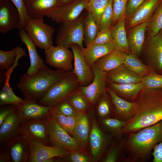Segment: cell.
Returning <instances> with one entry per match:
<instances>
[{
  "label": "cell",
  "instance_id": "cell-47",
  "mask_svg": "<svg viewBox=\"0 0 162 162\" xmlns=\"http://www.w3.org/2000/svg\"><path fill=\"white\" fill-rule=\"evenodd\" d=\"M86 153L78 152L70 153L68 155L62 158L66 160L72 162H88L91 161L90 158Z\"/></svg>",
  "mask_w": 162,
  "mask_h": 162
},
{
  "label": "cell",
  "instance_id": "cell-29",
  "mask_svg": "<svg viewBox=\"0 0 162 162\" xmlns=\"http://www.w3.org/2000/svg\"><path fill=\"white\" fill-rule=\"evenodd\" d=\"M86 60L92 68L98 59L115 50L112 42L94 44L82 48Z\"/></svg>",
  "mask_w": 162,
  "mask_h": 162
},
{
  "label": "cell",
  "instance_id": "cell-37",
  "mask_svg": "<svg viewBox=\"0 0 162 162\" xmlns=\"http://www.w3.org/2000/svg\"><path fill=\"white\" fill-rule=\"evenodd\" d=\"M19 46L8 51L0 50L1 71L7 70L14 63L18 52Z\"/></svg>",
  "mask_w": 162,
  "mask_h": 162
},
{
  "label": "cell",
  "instance_id": "cell-13",
  "mask_svg": "<svg viewBox=\"0 0 162 162\" xmlns=\"http://www.w3.org/2000/svg\"><path fill=\"white\" fill-rule=\"evenodd\" d=\"M94 78L92 82L86 86H80L79 89L89 100L91 105L94 106L100 96L107 92L108 79L106 72L92 67Z\"/></svg>",
  "mask_w": 162,
  "mask_h": 162
},
{
  "label": "cell",
  "instance_id": "cell-32",
  "mask_svg": "<svg viewBox=\"0 0 162 162\" xmlns=\"http://www.w3.org/2000/svg\"><path fill=\"white\" fill-rule=\"evenodd\" d=\"M124 64L134 73L142 78L152 71L147 65L139 60L137 56L131 53H128Z\"/></svg>",
  "mask_w": 162,
  "mask_h": 162
},
{
  "label": "cell",
  "instance_id": "cell-8",
  "mask_svg": "<svg viewBox=\"0 0 162 162\" xmlns=\"http://www.w3.org/2000/svg\"><path fill=\"white\" fill-rule=\"evenodd\" d=\"M47 117L50 124L51 146L63 148L71 152L86 153V150L60 126L53 114H50Z\"/></svg>",
  "mask_w": 162,
  "mask_h": 162
},
{
  "label": "cell",
  "instance_id": "cell-9",
  "mask_svg": "<svg viewBox=\"0 0 162 162\" xmlns=\"http://www.w3.org/2000/svg\"><path fill=\"white\" fill-rule=\"evenodd\" d=\"M46 63L55 68L62 69L66 71H71L73 54L65 47L53 45L44 51Z\"/></svg>",
  "mask_w": 162,
  "mask_h": 162
},
{
  "label": "cell",
  "instance_id": "cell-20",
  "mask_svg": "<svg viewBox=\"0 0 162 162\" xmlns=\"http://www.w3.org/2000/svg\"><path fill=\"white\" fill-rule=\"evenodd\" d=\"M162 0H145L138 9L128 17L125 26L131 28L140 23L148 22Z\"/></svg>",
  "mask_w": 162,
  "mask_h": 162
},
{
  "label": "cell",
  "instance_id": "cell-49",
  "mask_svg": "<svg viewBox=\"0 0 162 162\" xmlns=\"http://www.w3.org/2000/svg\"><path fill=\"white\" fill-rule=\"evenodd\" d=\"M16 109V106L6 107L0 109V126L4 121Z\"/></svg>",
  "mask_w": 162,
  "mask_h": 162
},
{
  "label": "cell",
  "instance_id": "cell-12",
  "mask_svg": "<svg viewBox=\"0 0 162 162\" xmlns=\"http://www.w3.org/2000/svg\"><path fill=\"white\" fill-rule=\"evenodd\" d=\"M143 47L148 66L152 70H162V29L153 36L149 35Z\"/></svg>",
  "mask_w": 162,
  "mask_h": 162
},
{
  "label": "cell",
  "instance_id": "cell-33",
  "mask_svg": "<svg viewBox=\"0 0 162 162\" xmlns=\"http://www.w3.org/2000/svg\"><path fill=\"white\" fill-rule=\"evenodd\" d=\"M84 41L86 46L94 39L99 31V26L92 15L89 13L83 20Z\"/></svg>",
  "mask_w": 162,
  "mask_h": 162
},
{
  "label": "cell",
  "instance_id": "cell-18",
  "mask_svg": "<svg viewBox=\"0 0 162 162\" xmlns=\"http://www.w3.org/2000/svg\"><path fill=\"white\" fill-rule=\"evenodd\" d=\"M91 122V128L88 140L93 160L96 162L102 154L107 143V139L104 133L100 128L93 113Z\"/></svg>",
  "mask_w": 162,
  "mask_h": 162
},
{
  "label": "cell",
  "instance_id": "cell-39",
  "mask_svg": "<svg viewBox=\"0 0 162 162\" xmlns=\"http://www.w3.org/2000/svg\"><path fill=\"white\" fill-rule=\"evenodd\" d=\"M126 122L109 117L101 119V122L108 131L116 134H122L121 131Z\"/></svg>",
  "mask_w": 162,
  "mask_h": 162
},
{
  "label": "cell",
  "instance_id": "cell-41",
  "mask_svg": "<svg viewBox=\"0 0 162 162\" xmlns=\"http://www.w3.org/2000/svg\"><path fill=\"white\" fill-rule=\"evenodd\" d=\"M11 2L20 14V21L18 29H23L27 21L31 18L28 15L26 10L25 0H5Z\"/></svg>",
  "mask_w": 162,
  "mask_h": 162
},
{
  "label": "cell",
  "instance_id": "cell-5",
  "mask_svg": "<svg viewBox=\"0 0 162 162\" xmlns=\"http://www.w3.org/2000/svg\"><path fill=\"white\" fill-rule=\"evenodd\" d=\"M84 14H82L74 21L61 24L56 37L57 46L68 49L71 45L77 44L82 48L84 47Z\"/></svg>",
  "mask_w": 162,
  "mask_h": 162
},
{
  "label": "cell",
  "instance_id": "cell-1",
  "mask_svg": "<svg viewBox=\"0 0 162 162\" xmlns=\"http://www.w3.org/2000/svg\"><path fill=\"white\" fill-rule=\"evenodd\" d=\"M134 100V114L126 122L122 134L136 132L162 120V88H144Z\"/></svg>",
  "mask_w": 162,
  "mask_h": 162
},
{
  "label": "cell",
  "instance_id": "cell-6",
  "mask_svg": "<svg viewBox=\"0 0 162 162\" xmlns=\"http://www.w3.org/2000/svg\"><path fill=\"white\" fill-rule=\"evenodd\" d=\"M50 124L47 117L38 119L23 120L19 133L29 142H38L50 146Z\"/></svg>",
  "mask_w": 162,
  "mask_h": 162
},
{
  "label": "cell",
  "instance_id": "cell-48",
  "mask_svg": "<svg viewBox=\"0 0 162 162\" xmlns=\"http://www.w3.org/2000/svg\"><path fill=\"white\" fill-rule=\"evenodd\" d=\"M145 0H128L126 11V17L133 14L141 6Z\"/></svg>",
  "mask_w": 162,
  "mask_h": 162
},
{
  "label": "cell",
  "instance_id": "cell-43",
  "mask_svg": "<svg viewBox=\"0 0 162 162\" xmlns=\"http://www.w3.org/2000/svg\"><path fill=\"white\" fill-rule=\"evenodd\" d=\"M51 113L60 114L68 116L75 115L76 112L68 99L52 107Z\"/></svg>",
  "mask_w": 162,
  "mask_h": 162
},
{
  "label": "cell",
  "instance_id": "cell-35",
  "mask_svg": "<svg viewBox=\"0 0 162 162\" xmlns=\"http://www.w3.org/2000/svg\"><path fill=\"white\" fill-rule=\"evenodd\" d=\"M110 0H91L86 2L85 10L94 17L98 26L101 16Z\"/></svg>",
  "mask_w": 162,
  "mask_h": 162
},
{
  "label": "cell",
  "instance_id": "cell-17",
  "mask_svg": "<svg viewBox=\"0 0 162 162\" xmlns=\"http://www.w3.org/2000/svg\"><path fill=\"white\" fill-rule=\"evenodd\" d=\"M20 21L19 12L10 1L0 0V32L4 33L15 28H18Z\"/></svg>",
  "mask_w": 162,
  "mask_h": 162
},
{
  "label": "cell",
  "instance_id": "cell-24",
  "mask_svg": "<svg viewBox=\"0 0 162 162\" xmlns=\"http://www.w3.org/2000/svg\"><path fill=\"white\" fill-rule=\"evenodd\" d=\"M21 57V55H18L14 63L5 73V82L0 93V106L12 104L17 106L21 104L25 101V99L18 97L14 94L9 84L11 75L14 68L18 65V60Z\"/></svg>",
  "mask_w": 162,
  "mask_h": 162
},
{
  "label": "cell",
  "instance_id": "cell-53",
  "mask_svg": "<svg viewBox=\"0 0 162 162\" xmlns=\"http://www.w3.org/2000/svg\"><path fill=\"white\" fill-rule=\"evenodd\" d=\"M12 158L10 153L7 150H0V162H12Z\"/></svg>",
  "mask_w": 162,
  "mask_h": 162
},
{
  "label": "cell",
  "instance_id": "cell-52",
  "mask_svg": "<svg viewBox=\"0 0 162 162\" xmlns=\"http://www.w3.org/2000/svg\"><path fill=\"white\" fill-rule=\"evenodd\" d=\"M76 118V113L74 115L67 116L68 133L70 135L71 134L75 127Z\"/></svg>",
  "mask_w": 162,
  "mask_h": 162
},
{
  "label": "cell",
  "instance_id": "cell-23",
  "mask_svg": "<svg viewBox=\"0 0 162 162\" xmlns=\"http://www.w3.org/2000/svg\"><path fill=\"white\" fill-rule=\"evenodd\" d=\"M17 106L23 120L47 117L51 114L52 109L51 107L42 106L36 102L25 99L24 103Z\"/></svg>",
  "mask_w": 162,
  "mask_h": 162
},
{
  "label": "cell",
  "instance_id": "cell-25",
  "mask_svg": "<svg viewBox=\"0 0 162 162\" xmlns=\"http://www.w3.org/2000/svg\"><path fill=\"white\" fill-rule=\"evenodd\" d=\"M148 22L137 25L130 28L127 34L128 40L131 53L137 56L143 50Z\"/></svg>",
  "mask_w": 162,
  "mask_h": 162
},
{
  "label": "cell",
  "instance_id": "cell-11",
  "mask_svg": "<svg viewBox=\"0 0 162 162\" xmlns=\"http://www.w3.org/2000/svg\"><path fill=\"white\" fill-rule=\"evenodd\" d=\"M30 155L28 162H46L54 157H64L71 152L68 149L57 146L45 145L38 142H29Z\"/></svg>",
  "mask_w": 162,
  "mask_h": 162
},
{
  "label": "cell",
  "instance_id": "cell-14",
  "mask_svg": "<svg viewBox=\"0 0 162 162\" xmlns=\"http://www.w3.org/2000/svg\"><path fill=\"white\" fill-rule=\"evenodd\" d=\"M86 0H75L63 4L54 13L46 16L57 23L64 24L74 21L81 15L86 9Z\"/></svg>",
  "mask_w": 162,
  "mask_h": 162
},
{
  "label": "cell",
  "instance_id": "cell-46",
  "mask_svg": "<svg viewBox=\"0 0 162 162\" xmlns=\"http://www.w3.org/2000/svg\"><path fill=\"white\" fill-rule=\"evenodd\" d=\"M121 145L114 146L109 151L102 160L104 162H116L117 161L121 152Z\"/></svg>",
  "mask_w": 162,
  "mask_h": 162
},
{
  "label": "cell",
  "instance_id": "cell-3",
  "mask_svg": "<svg viewBox=\"0 0 162 162\" xmlns=\"http://www.w3.org/2000/svg\"><path fill=\"white\" fill-rule=\"evenodd\" d=\"M125 146L134 159L148 158L155 146L162 142V120L129 134Z\"/></svg>",
  "mask_w": 162,
  "mask_h": 162
},
{
  "label": "cell",
  "instance_id": "cell-42",
  "mask_svg": "<svg viewBox=\"0 0 162 162\" xmlns=\"http://www.w3.org/2000/svg\"><path fill=\"white\" fill-rule=\"evenodd\" d=\"M142 82L145 88H162V75L158 74L152 70L143 78Z\"/></svg>",
  "mask_w": 162,
  "mask_h": 162
},
{
  "label": "cell",
  "instance_id": "cell-55",
  "mask_svg": "<svg viewBox=\"0 0 162 162\" xmlns=\"http://www.w3.org/2000/svg\"><path fill=\"white\" fill-rule=\"evenodd\" d=\"M86 0L87 2H88V1H90V0Z\"/></svg>",
  "mask_w": 162,
  "mask_h": 162
},
{
  "label": "cell",
  "instance_id": "cell-30",
  "mask_svg": "<svg viewBox=\"0 0 162 162\" xmlns=\"http://www.w3.org/2000/svg\"><path fill=\"white\" fill-rule=\"evenodd\" d=\"M127 54L115 50L98 59L92 67L106 72L112 70L124 63Z\"/></svg>",
  "mask_w": 162,
  "mask_h": 162
},
{
  "label": "cell",
  "instance_id": "cell-31",
  "mask_svg": "<svg viewBox=\"0 0 162 162\" xmlns=\"http://www.w3.org/2000/svg\"><path fill=\"white\" fill-rule=\"evenodd\" d=\"M110 88L124 99L135 100L142 89L145 88L142 82L133 84H119L109 81Z\"/></svg>",
  "mask_w": 162,
  "mask_h": 162
},
{
  "label": "cell",
  "instance_id": "cell-28",
  "mask_svg": "<svg viewBox=\"0 0 162 162\" xmlns=\"http://www.w3.org/2000/svg\"><path fill=\"white\" fill-rule=\"evenodd\" d=\"M125 18L120 19L112 27V34L115 50L128 53L131 52L126 30Z\"/></svg>",
  "mask_w": 162,
  "mask_h": 162
},
{
  "label": "cell",
  "instance_id": "cell-50",
  "mask_svg": "<svg viewBox=\"0 0 162 162\" xmlns=\"http://www.w3.org/2000/svg\"><path fill=\"white\" fill-rule=\"evenodd\" d=\"M152 154L153 158V162H162V142L155 146Z\"/></svg>",
  "mask_w": 162,
  "mask_h": 162
},
{
  "label": "cell",
  "instance_id": "cell-21",
  "mask_svg": "<svg viewBox=\"0 0 162 162\" xmlns=\"http://www.w3.org/2000/svg\"><path fill=\"white\" fill-rule=\"evenodd\" d=\"M23 119L17 108L4 121L0 126V144L4 145L10 139L19 134Z\"/></svg>",
  "mask_w": 162,
  "mask_h": 162
},
{
  "label": "cell",
  "instance_id": "cell-51",
  "mask_svg": "<svg viewBox=\"0 0 162 162\" xmlns=\"http://www.w3.org/2000/svg\"><path fill=\"white\" fill-rule=\"evenodd\" d=\"M51 114H52L54 115L60 126L68 133L67 116L60 114L56 113H51Z\"/></svg>",
  "mask_w": 162,
  "mask_h": 162
},
{
  "label": "cell",
  "instance_id": "cell-36",
  "mask_svg": "<svg viewBox=\"0 0 162 162\" xmlns=\"http://www.w3.org/2000/svg\"><path fill=\"white\" fill-rule=\"evenodd\" d=\"M162 29V0L148 22L147 29L149 35L153 36Z\"/></svg>",
  "mask_w": 162,
  "mask_h": 162
},
{
  "label": "cell",
  "instance_id": "cell-19",
  "mask_svg": "<svg viewBox=\"0 0 162 162\" xmlns=\"http://www.w3.org/2000/svg\"><path fill=\"white\" fill-rule=\"evenodd\" d=\"M18 35L21 42L26 46L29 53L30 65L26 74L30 75L34 74L46 66L38 54L35 44L24 29L20 30Z\"/></svg>",
  "mask_w": 162,
  "mask_h": 162
},
{
  "label": "cell",
  "instance_id": "cell-10",
  "mask_svg": "<svg viewBox=\"0 0 162 162\" xmlns=\"http://www.w3.org/2000/svg\"><path fill=\"white\" fill-rule=\"evenodd\" d=\"M70 48L73 53L74 60L72 71L81 86H87L92 82L94 78L92 68L86 60L82 48L77 44H73Z\"/></svg>",
  "mask_w": 162,
  "mask_h": 162
},
{
  "label": "cell",
  "instance_id": "cell-26",
  "mask_svg": "<svg viewBox=\"0 0 162 162\" xmlns=\"http://www.w3.org/2000/svg\"><path fill=\"white\" fill-rule=\"evenodd\" d=\"M106 73L108 81L118 84L136 83L143 80L142 78L134 73L124 63Z\"/></svg>",
  "mask_w": 162,
  "mask_h": 162
},
{
  "label": "cell",
  "instance_id": "cell-34",
  "mask_svg": "<svg viewBox=\"0 0 162 162\" xmlns=\"http://www.w3.org/2000/svg\"><path fill=\"white\" fill-rule=\"evenodd\" d=\"M68 100L78 113L86 112L91 105L88 99L79 89L73 93Z\"/></svg>",
  "mask_w": 162,
  "mask_h": 162
},
{
  "label": "cell",
  "instance_id": "cell-15",
  "mask_svg": "<svg viewBox=\"0 0 162 162\" xmlns=\"http://www.w3.org/2000/svg\"><path fill=\"white\" fill-rule=\"evenodd\" d=\"M0 150L5 149L10 153L13 162H26L30 155L29 142L19 133L11 138Z\"/></svg>",
  "mask_w": 162,
  "mask_h": 162
},
{
  "label": "cell",
  "instance_id": "cell-40",
  "mask_svg": "<svg viewBox=\"0 0 162 162\" xmlns=\"http://www.w3.org/2000/svg\"><path fill=\"white\" fill-rule=\"evenodd\" d=\"M128 0H113L112 22L115 23L120 19L126 17Z\"/></svg>",
  "mask_w": 162,
  "mask_h": 162
},
{
  "label": "cell",
  "instance_id": "cell-44",
  "mask_svg": "<svg viewBox=\"0 0 162 162\" xmlns=\"http://www.w3.org/2000/svg\"><path fill=\"white\" fill-rule=\"evenodd\" d=\"M112 1L110 0L100 20L99 30L108 27H112Z\"/></svg>",
  "mask_w": 162,
  "mask_h": 162
},
{
  "label": "cell",
  "instance_id": "cell-2",
  "mask_svg": "<svg viewBox=\"0 0 162 162\" xmlns=\"http://www.w3.org/2000/svg\"><path fill=\"white\" fill-rule=\"evenodd\" d=\"M67 72L60 69L54 70L46 66L34 74H22L17 87L24 96L25 99L37 102Z\"/></svg>",
  "mask_w": 162,
  "mask_h": 162
},
{
  "label": "cell",
  "instance_id": "cell-45",
  "mask_svg": "<svg viewBox=\"0 0 162 162\" xmlns=\"http://www.w3.org/2000/svg\"><path fill=\"white\" fill-rule=\"evenodd\" d=\"M112 27H106L99 30L94 39L87 46L94 44H103L112 42Z\"/></svg>",
  "mask_w": 162,
  "mask_h": 162
},
{
  "label": "cell",
  "instance_id": "cell-54",
  "mask_svg": "<svg viewBox=\"0 0 162 162\" xmlns=\"http://www.w3.org/2000/svg\"><path fill=\"white\" fill-rule=\"evenodd\" d=\"M75 0H62L63 4H65L72 2Z\"/></svg>",
  "mask_w": 162,
  "mask_h": 162
},
{
  "label": "cell",
  "instance_id": "cell-27",
  "mask_svg": "<svg viewBox=\"0 0 162 162\" xmlns=\"http://www.w3.org/2000/svg\"><path fill=\"white\" fill-rule=\"evenodd\" d=\"M85 113H76V125L71 134L72 137L86 150L90 132L89 120Z\"/></svg>",
  "mask_w": 162,
  "mask_h": 162
},
{
  "label": "cell",
  "instance_id": "cell-16",
  "mask_svg": "<svg viewBox=\"0 0 162 162\" xmlns=\"http://www.w3.org/2000/svg\"><path fill=\"white\" fill-rule=\"evenodd\" d=\"M25 0L27 14L32 18H43L63 5L62 0Z\"/></svg>",
  "mask_w": 162,
  "mask_h": 162
},
{
  "label": "cell",
  "instance_id": "cell-4",
  "mask_svg": "<svg viewBox=\"0 0 162 162\" xmlns=\"http://www.w3.org/2000/svg\"><path fill=\"white\" fill-rule=\"evenodd\" d=\"M80 86L76 76L72 71H68L63 78L49 89L37 103L42 106L53 107L68 99Z\"/></svg>",
  "mask_w": 162,
  "mask_h": 162
},
{
  "label": "cell",
  "instance_id": "cell-7",
  "mask_svg": "<svg viewBox=\"0 0 162 162\" xmlns=\"http://www.w3.org/2000/svg\"><path fill=\"white\" fill-rule=\"evenodd\" d=\"M24 29L39 48L45 50L52 45L55 29L44 23L43 18H30Z\"/></svg>",
  "mask_w": 162,
  "mask_h": 162
},
{
  "label": "cell",
  "instance_id": "cell-22",
  "mask_svg": "<svg viewBox=\"0 0 162 162\" xmlns=\"http://www.w3.org/2000/svg\"><path fill=\"white\" fill-rule=\"evenodd\" d=\"M106 89L115 108V116L120 120L125 121L130 119L134 113L135 102L125 100L109 88L107 87Z\"/></svg>",
  "mask_w": 162,
  "mask_h": 162
},
{
  "label": "cell",
  "instance_id": "cell-38",
  "mask_svg": "<svg viewBox=\"0 0 162 162\" xmlns=\"http://www.w3.org/2000/svg\"><path fill=\"white\" fill-rule=\"evenodd\" d=\"M96 104L98 116L101 119L109 117L111 113V110L110 102L106 92L100 96Z\"/></svg>",
  "mask_w": 162,
  "mask_h": 162
}]
</instances>
